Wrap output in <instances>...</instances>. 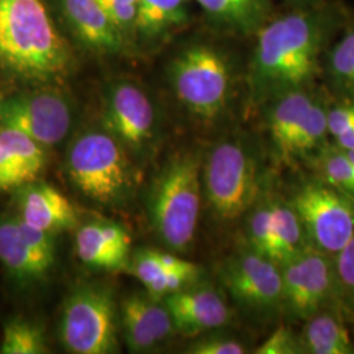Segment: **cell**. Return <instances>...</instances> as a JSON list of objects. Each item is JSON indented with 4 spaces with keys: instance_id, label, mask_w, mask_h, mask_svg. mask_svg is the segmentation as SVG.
I'll return each instance as SVG.
<instances>
[{
    "instance_id": "6da1fadb",
    "label": "cell",
    "mask_w": 354,
    "mask_h": 354,
    "mask_svg": "<svg viewBox=\"0 0 354 354\" xmlns=\"http://www.w3.org/2000/svg\"><path fill=\"white\" fill-rule=\"evenodd\" d=\"M324 13L301 11L266 23L256 35L250 86L257 100L306 87L315 76L320 54L332 32Z\"/></svg>"
},
{
    "instance_id": "7a4b0ae2",
    "label": "cell",
    "mask_w": 354,
    "mask_h": 354,
    "mask_svg": "<svg viewBox=\"0 0 354 354\" xmlns=\"http://www.w3.org/2000/svg\"><path fill=\"white\" fill-rule=\"evenodd\" d=\"M70 54L44 0H0V64L20 75L61 74Z\"/></svg>"
},
{
    "instance_id": "3957f363",
    "label": "cell",
    "mask_w": 354,
    "mask_h": 354,
    "mask_svg": "<svg viewBox=\"0 0 354 354\" xmlns=\"http://www.w3.org/2000/svg\"><path fill=\"white\" fill-rule=\"evenodd\" d=\"M203 156L198 150L174 155L152 185L149 212L160 241L174 251L194 241L203 205Z\"/></svg>"
},
{
    "instance_id": "277c9868",
    "label": "cell",
    "mask_w": 354,
    "mask_h": 354,
    "mask_svg": "<svg viewBox=\"0 0 354 354\" xmlns=\"http://www.w3.org/2000/svg\"><path fill=\"white\" fill-rule=\"evenodd\" d=\"M260 183L259 159L245 140H221L203 156V194L221 223L248 214L260 198Z\"/></svg>"
},
{
    "instance_id": "5b68a950",
    "label": "cell",
    "mask_w": 354,
    "mask_h": 354,
    "mask_svg": "<svg viewBox=\"0 0 354 354\" xmlns=\"http://www.w3.org/2000/svg\"><path fill=\"white\" fill-rule=\"evenodd\" d=\"M169 82L177 102L194 120H218L232 96L234 76L227 57L212 45L196 44L180 51L169 64Z\"/></svg>"
},
{
    "instance_id": "8992f818",
    "label": "cell",
    "mask_w": 354,
    "mask_h": 354,
    "mask_svg": "<svg viewBox=\"0 0 354 354\" xmlns=\"http://www.w3.org/2000/svg\"><path fill=\"white\" fill-rule=\"evenodd\" d=\"M67 174L84 196L105 206L124 203L133 185L125 147L106 130L76 138L67 153Z\"/></svg>"
},
{
    "instance_id": "52a82bcc",
    "label": "cell",
    "mask_w": 354,
    "mask_h": 354,
    "mask_svg": "<svg viewBox=\"0 0 354 354\" xmlns=\"http://www.w3.org/2000/svg\"><path fill=\"white\" fill-rule=\"evenodd\" d=\"M59 336L71 353L118 352L117 308L112 292L100 285L77 288L64 304Z\"/></svg>"
},
{
    "instance_id": "ba28073f",
    "label": "cell",
    "mask_w": 354,
    "mask_h": 354,
    "mask_svg": "<svg viewBox=\"0 0 354 354\" xmlns=\"http://www.w3.org/2000/svg\"><path fill=\"white\" fill-rule=\"evenodd\" d=\"M290 205L310 245L322 252L336 254L354 235V196L320 178L298 187Z\"/></svg>"
},
{
    "instance_id": "9c48e42d",
    "label": "cell",
    "mask_w": 354,
    "mask_h": 354,
    "mask_svg": "<svg viewBox=\"0 0 354 354\" xmlns=\"http://www.w3.org/2000/svg\"><path fill=\"white\" fill-rule=\"evenodd\" d=\"M283 289V311L307 320L339 299L333 256L313 245L279 264Z\"/></svg>"
},
{
    "instance_id": "30bf717a",
    "label": "cell",
    "mask_w": 354,
    "mask_h": 354,
    "mask_svg": "<svg viewBox=\"0 0 354 354\" xmlns=\"http://www.w3.org/2000/svg\"><path fill=\"white\" fill-rule=\"evenodd\" d=\"M219 279L232 301L250 314L268 317L283 310L281 268L251 247L228 257Z\"/></svg>"
},
{
    "instance_id": "8fae6325",
    "label": "cell",
    "mask_w": 354,
    "mask_h": 354,
    "mask_svg": "<svg viewBox=\"0 0 354 354\" xmlns=\"http://www.w3.org/2000/svg\"><path fill=\"white\" fill-rule=\"evenodd\" d=\"M71 122L70 104L55 91L17 93L0 100V125L19 130L42 146L64 140Z\"/></svg>"
},
{
    "instance_id": "7c38bea8",
    "label": "cell",
    "mask_w": 354,
    "mask_h": 354,
    "mask_svg": "<svg viewBox=\"0 0 354 354\" xmlns=\"http://www.w3.org/2000/svg\"><path fill=\"white\" fill-rule=\"evenodd\" d=\"M104 127L125 149L145 151L158 131V115L149 95L131 82H115L105 96Z\"/></svg>"
},
{
    "instance_id": "4fadbf2b",
    "label": "cell",
    "mask_w": 354,
    "mask_h": 354,
    "mask_svg": "<svg viewBox=\"0 0 354 354\" xmlns=\"http://www.w3.org/2000/svg\"><path fill=\"white\" fill-rule=\"evenodd\" d=\"M176 332L197 337L206 332L225 327L231 319V311L225 295L207 283L189 286L167 295L163 299Z\"/></svg>"
},
{
    "instance_id": "5bb4252c",
    "label": "cell",
    "mask_w": 354,
    "mask_h": 354,
    "mask_svg": "<svg viewBox=\"0 0 354 354\" xmlns=\"http://www.w3.org/2000/svg\"><path fill=\"white\" fill-rule=\"evenodd\" d=\"M121 322L125 342L134 353L150 352L176 332L163 299H156L149 292H136L122 301Z\"/></svg>"
},
{
    "instance_id": "9a60e30c",
    "label": "cell",
    "mask_w": 354,
    "mask_h": 354,
    "mask_svg": "<svg viewBox=\"0 0 354 354\" xmlns=\"http://www.w3.org/2000/svg\"><path fill=\"white\" fill-rule=\"evenodd\" d=\"M17 203L20 219L50 234L73 228L77 223L73 203L59 190L48 184L29 183L23 185Z\"/></svg>"
},
{
    "instance_id": "2e32d148",
    "label": "cell",
    "mask_w": 354,
    "mask_h": 354,
    "mask_svg": "<svg viewBox=\"0 0 354 354\" xmlns=\"http://www.w3.org/2000/svg\"><path fill=\"white\" fill-rule=\"evenodd\" d=\"M76 36L89 49L114 54L122 50L125 36L114 26L97 0H62Z\"/></svg>"
},
{
    "instance_id": "e0dca14e",
    "label": "cell",
    "mask_w": 354,
    "mask_h": 354,
    "mask_svg": "<svg viewBox=\"0 0 354 354\" xmlns=\"http://www.w3.org/2000/svg\"><path fill=\"white\" fill-rule=\"evenodd\" d=\"M209 20L232 35H252L266 26L272 13L270 0H196Z\"/></svg>"
},
{
    "instance_id": "ac0fdd59",
    "label": "cell",
    "mask_w": 354,
    "mask_h": 354,
    "mask_svg": "<svg viewBox=\"0 0 354 354\" xmlns=\"http://www.w3.org/2000/svg\"><path fill=\"white\" fill-rule=\"evenodd\" d=\"M0 263L20 282L39 281L53 266L26 241L17 218L0 219Z\"/></svg>"
},
{
    "instance_id": "d6986e66",
    "label": "cell",
    "mask_w": 354,
    "mask_h": 354,
    "mask_svg": "<svg viewBox=\"0 0 354 354\" xmlns=\"http://www.w3.org/2000/svg\"><path fill=\"white\" fill-rule=\"evenodd\" d=\"M314 100V96L306 88L294 89L272 100L268 130L276 151L283 160H288L291 142Z\"/></svg>"
},
{
    "instance_id": "ffe728a7",
    "label": "cell",
    "mask_w": 354,
    "mask_h": 354,
    "mask_svg": "<svg viewBox=\"0 0 354 354\" xmlns=\"http://www.w3.org/2000/svg\"><path fill=\"white\" fill-rule=\"evenodd\" d=\"M299 340L304 353L351 354L354 352L342 317L328 310H323L306 320Z\"/></svg>"
},
{
    "instance_id": "44dd1931",
    "label": "cell",
    "mask_w": 354,
    "mask_h": 354,
    "mask_svg": "<svg viewBox=\"0 0 354 354\" xmlns=\"http://www.w3.org/2000/svg\"><path fill=\"white\" fill-rule=\"evenodd\" d=\"M188 19V0H138L136 30L158 39L185 26Z\"/></svg>"
},
{
    "instance_id": "7402d4cb",
    "label": "cell",
    "mask_w": 354,
    "mask_h": 354,
    "mask_svg": "<svg viewBox=\"0 0 354 354\" xmlns=\"http://www.w3.org/2000/svg\"><path fill=\"white\" fill-rule=\"evenodd\" d=\"M273 238L270 259L277 264L288 261L310 245L304 225L290 203L272 201Z\"/></svg>"
},
{
    "instance_id": "603a6c76",
    "label": "cell",
    "mask_w": 354,
    "mask_h": 354,
    "mask_svg": "<svg viewBox=\"0 0 354 354\" xmlns=\"http://www.w3.org/2000/svg\"><path fill=\"white\" fill-rule=\"evenodd\" d=\"M77 257L95 269L117 270L127 266L129 257L117 252L102 235L100 222L95 221L84 225L76 234Z\"/></svg>"
},
{
    "instance_id": "cb8c5ba5",
    "label": "cell",
    "mask_w": 354,
    "mask_h": 354,
    "mask_svg": "<svg viewBox=\"0 0 354 354\" xmlns=\"http://www.w3.org/2000/svg\"><path fill=\"white\" fill-rule=\"evenodd\" d=\"M327 115L328 109L315 99L291 142L288 160L306 155H315L326 146V138L329 133Z\"/></svg>"
},
{
    "instance_id": "d4e9b609",
    "label": "cell",
    "mask_w": 354,
    "mask_h": 354,
    "mask_svg": "<svg viewBox=\"0 0 354 354\" xmlns=\"http://www.w3.org/2000/svg\"><path fill=\"white\" fill-rule=\"evenodd\" d=\"M0 145L16 165L36 178L45 165V151L42 145L24 133L11 127H0Z\"/></svg>"
},
{
    "instance_id": "484cf974",
    "label": "cell",
    "mask_w": 354,
    "mask_h": 354,
    "mask_svg": "<svg viewBox=\"0 0 354 354\" xmlns=\"http://www.w3.org/2000/svg\"><path fill=\"white\" fill-rule=\"evenodd\" d=\"M315 168L320 180L354 196V165L339 146H324L317 152Z\"/></svg>"
},
{
    "instance_id": "4316f807",
    "label": "cell",
    "mask_w": 354,
    "mask_h": 354,
    "mask_svg": "<svg viewBox=\"0 0 354 354\" xmlns=\"http://www.w3.org/2000/svg\"><path fill=\"white\" fill-rule=\"evenodd\" d=\"M46 342L42 330L26 320H12L6 324L0 353H46Z\"/></svg>"
},
{
    "instance_id": "83f0119b",
    "label": "cell",
    "mask_w": 354,
    "mask_h": 354,
    "mask_svg": "<svg viewBox=\"0 0 354 354\" xmlns=\"http://www.w3.org/2000/svg\"><path fill=\"white\" fill-rule=\"evenodd\" d=\"M273 238L272 201L259 198L247 214L248 247L266 257L270 256ZM270 259V257H269ZM272 260V259H270Z\"/></svg>"
},
{
    "instance_id": "f1b7e54d",
    "label": "cell",
    "mask_w": 354,
    "mask_h": 354,
    "mask_svg": "<svg viewBox=\"0 0 354 354\" xmlns=\"http://www.w3.org/2000/svg\"><path fill=\"white\" fill-rule=\"evenodd\" d=\"M328 70L337 86L354 93V30L346 33L329 51Z\"/></svg>"
},
{
    "instance_id": "f546056e",
    "label": "cell",
    "mask_w": 354,
    "mask_h": 354,
    "mask_svg": "<svg viewBox=\"0 0 354 354\" xmlns=\"http://www.w3.org/2000/svg\"><path fill=\"white\" fill-rule=\"evenodd\" d=\"M333 266L339 301L345 308L354 311V235L339 252L333 254Z\"/></svg>"
},
{
    "instance_id": "4dcf8cb0",
    "label": "cell",
    "mask_w": 354,
    "mask_h": 354,
    "mask_svg": "<svg viewBox=\"0 0 354 354\" xmlns=\"http://www.w3.org/2000/svg\"><path fill=\"white\" fill-rule=\"evenodd\" d=\"M210 330L197 336V339L188 346L192 354H243L247 353L245 344L236 336L225 332Z\"/></svg>"
},
{
    "instance_id": "1f68e13d",
    "label": "cell",
    "mask_w": 354,
    "mask_h": 354,
    "mask_svg": "<svg viewBox=\"0 0 354 354\" xmlns=\"http://www.w3.org/2000/svg\"><path fill=\"white\" fill-rule=\"evenodd\" d=\"M114 26L125 36L136 30L138 0H97Z\"/></svg>"
},
{
    "instance_id": "d6a6232c",
    "label": "cell",
    "mask_w": 354,
    "mask_h": 354,
    "mask_svg": "<svg viewBox=\"0 0 354 354\" xmlns=\"http://www.w3.org/2000/svg\"><path fill=\"white\" fill-rule=\"evenodd\" d=\"M197 277L198 273L163 270L151 283L146 286V290L156 299H165L167 295H171L196 282Z\"/></svg>"
},
{
    "instance_id": "836d02e7",
    "label": "cell",
    "mask_w": 354,
    "mask_h": 354,
    "mask_svg": "<svg viewBox=\"0 0 354 354\" xmlns=\"http://www.w3.org/2000/svg\"><path fill=\"white\" fill-rule=\"evenodd\" d=\"M256 354H299L304 353L299 336L289 327L281 326L266 342L256 348Z\"/></svg>"
},
{
    "instance_id": "e575fe53",
    "label": "cell",
    "mask_w": 354,
    "mask_h": 354,
    "mask_svg": "<svg viewBox=\"0 0 354 354\" xmlns=\"http://www.w3.org/2000/svg\"><path fill=\"white\" fill-rule=\"evenodd\" d=\"M165 268L160 264L158 251L142 250L136 253L131 261V272L145 285V288L156 279Z\"/></svg>"
},
{
    "instance_id": "d590c367",
    "label": "cell",
    "mask_w": 354,
    "mask_h": 354,
    "mask_svg": "<svg viewBox=\"0 0 354 354\" xmlns=\"http://www.w3.org/2000/svg\"><path fill=\"white\" fill-rule=\"evenodd\" d=\"M35 178L30 176L23 167L16 165L10 155L0 145V189H10L23 187L32 183Z\"/></svg>"
},
{
    "instance_id": "8d00e7d4",
    "label": "cell",
    "mask_w": 354,
    "mask_h": 354,
    "mask_svg": "<svg viewBox=\"0 0 354 354\" xmlns=\"http://www.w3.org/2000/svg\"><path fill=\"white\" fill-rule=\"evenodd\" d=\"M328 131L333 138L354 127V102L337 104L328 109Z\"/></svg>"
},
{
    "instance_id": "74e56055",
    "label": "cell",
    "mask_w": 354,
    "mask_h": 354,
    "mask_svg": "<svg viewBox=\"0 0 354 354\" xmlns=\"http://www.w3.org/2000/svg\"><path fill=\"white\" fill-rule=\"evenodd\" d=\"M336 145L346 151H353L354 150V127L345 131L342 136L336 137Z\"/></svg>"
},
{
    "instance_id": "f35d334b",
    "label": "cell",
    "mask_w": 354,
    "mask_h": 354,
    "mask_svg": "<svg viewBox=\"0 0 354 354\" xmlns=\"http://www.w3.org/2000/svg\"><path fill=\"white\" fill-rule=\"evenodd\" d=\"M288 1H290L292 4H307V3L314 1V0H288Z\"/></svg>"
},
{
    "instance_id": "ab89813d",
    "label": "cell",
    "mask_w": 354,
    "mask_h": 354,
    "mask_svg": "<svg viewBox=\"0 0 354 354\" xmlns=\"http://www.w3.org/2000/svg\"><path fill=\"white\" fill-rule=\"evenodd\" d=\"M344 151L348 155V158L352 160V163L354 165V150L353 151H346V150H344Z\"/></svg>"
}]
</instances>
